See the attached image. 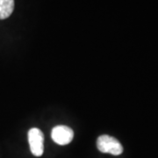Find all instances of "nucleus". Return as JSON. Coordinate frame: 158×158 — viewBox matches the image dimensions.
Returning a JSON list of instances; mask_svg holds the SVG:
<instances>
[{
	"label": "nucleus",
	"mask_w": 158,
	"mask_h": 158,
	"mask_svg": "<svg viewBox=\"0 0 158 158\" xmlns=\"http://www.w3.org/2000/svg\"><path fill=\"white\" fill-rule=\"evenodd\" d=\"M98 149L102 153H108L113 156H119L123 153V147L114 137L103 135L97 140Z\"/></svg>",
	"instance_id": "nucleus-1"
},
{
	"label": "nucleus",
	"mask_w": 158,
	"mask_h": 158,
	"mask_svg": "<svg viewBox=\"0 0 158 158\" xmlns=\"http://www.w3.org/2000/svg\"><path fill=\"white\" fill-rule=\"evenodd\" d=\"M28 142L30 150L34 156H41L44 151V135L41 130L37 127L29 130Z\"/></svg>",
	"instance_id": "nucleus-2"
},
{
	"label": "nucleus",
	"mask_w": 158,
	"mask_h": 158,
	"mask_svg": "<svg viewBox=\"0 0 158 158\" xmlns=\"http://www.w3.org/2000/svg\"><path fill=\"white\" fill-rule=\"evenodd\" d=\"M52 140L59 145H67L74 138L73 130L67 126H56L51 132Z\"/></svg>",
	"instance_id": "nucleus-3"
},
{
	"label": "nucleus",
	"mask_w": 158,
	"mask_h": 158,
	"mask_svg": "<svg viewBox=\"0 0 158 158\" xmlns=\"http://www.w3.org/2000/svg\"><path fill=\"white\" fill-rule=\"evenodd\" d=\"M14 10V0H0V19L11 16Z\"/></svg>",
	"instance_id": "nucleus-4"
}]
</instances>
